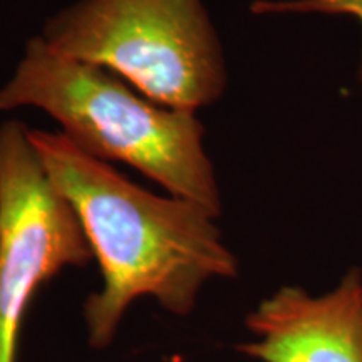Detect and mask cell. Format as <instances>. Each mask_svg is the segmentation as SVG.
Here are the masks:
<instances>
[{
    "label": "cell",
    "mask_w": 362,
    "mask_h": 362,
    "mask_svg": "<svg viewBox=\"0 0 362 362\" xmlns=\"http://www.w3.org/2000/svg\"><path fill=\"white\" fill-rule=\"evenodd\" d=\"M29 138L74 208L101 270V288L84 302L90 347L110 346L138 298H155L171 314L188 315L206 282L238 275L218 216L206 208L141 188L61 133L29 128Z\"/></svg>",
    "instance_id": "1"
},
{
    "label": "cell",
    "mask_w": 362,
    "mask_h": 362,
    "mask_svg": "<svg viewBox=\"0 0 362 362\" xmlns=\"http://www.w3.org/2000/svg\"><path fill=\"white\" fill-rule=\"evenodd\" d=\"M255 16L285 13H320V16H351L362 29V0H255L250 6ZM359 81L362 83V47Z\"/></svg>",
    "instance_id": "6"
},
{
    "label": "cell",
    "mask_w": 362,
    "mask_h": 362,
    "mask_svg": "<svg viewBox=\"0 0 362 362\" xmlns=\"http://www.w3.org/2000/svg\"><path fill=\"white\" fill-rule=\"evenodd\" d=\"M74 208L30 143L29 126L0 124V362H16L25 312L44 285L93 262Z\"/></svg>",
    "instance_id": "4"
},
{
    "label": "cell",
    "mask_w": 362,
    "mask_h": 362,
    "mask_svg": "<svg viewBox=\"0 0 362 362\" xmlns=\"http://www.w3.org/2000/svg\"><path fill=\"white\" fill-rule=\"evenodd\" d=\"M255 341L237 349L260 362H362V270L312 296L285 285L247 315Z\"/></svg>",
    "instance_id": "5"
},
{
    "label": "cell",
    "mask_w": 362,
    "mask_h": 362,
    "mask_svg": "<svg viewBox=\"0 0 362 362\" xmlns=\"http://www.w3.org/2000/svg\"><path fill=\"white\" fill-rule=\"evenodd\" d=\"M35 107L62 136L99 161H119L173 197L221 215L215 166L198 112L153 101L106 67L54 52L39 35L27 40L0 111Z\"/></svg>",
    "instance_id": "2"
},
{
    "label": "cell",
    "mask_w": 362,
    "mask_h": 362,
    "mask_svg": "<svg viewBox=\"0 0 362 362\" xmlns=\"http://www.w3.org/2000/svg\"><path fill=\"white\" fill-rule=\"evenodd\" d=\"M54 52L106 67L163 106L198 112L228 72L203 0H78L45 21Z\"/></svg>",
    "instance_id": "3"
}]
</instances>
